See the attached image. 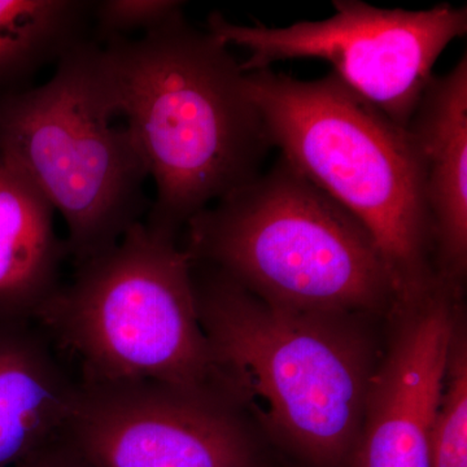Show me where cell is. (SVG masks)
<instances>
[{
	"label": "cell",
	"instance_id": "cell-6",
	"mask_svg": "<svg viewBox=\"0 0 467 467\" xmlns=\"http://www.w3.org/2000/svg\"><path fill=\"white\" fill-rule=\"evenodd\" d=\"M97 42H82L38 88L0 97V161L26 175L63 217L76 265L115 245L150 202V180Z\"/></svg>",
	"mask_w": 467,
	"mask_h": 467
},
{
	"label": "cell",
	"instance_id": "cell-5",
	"mask_svg": "<svg viewBox=\"0 0 467 467\" xmlns=\"http://www.w3.org/2000/svg\"><path fill=\"white\" fill-rule=\"evenodd\" d=\"M244 85L272 147L373 236L398 304L426 294L439 275L422 169L408 129L333 73L301 81L264 69L244 73Z\"/></svg>",
	"mask_w": 467,
	"mask_h": 467
},
{
	"label": "cell",
	"instance_id": "cell-14",
	"mask_svg": "<svg viewBox=\"0 0 467 467\" xmlns=\"http://www.w3.org/2000/svg\"><path fill=\"white\" fill-rule=\"evenodd\" d=\"M430 467H467V337L462 317L451 339Z\"/></svg>",
	"mask_w": 467,
	"mask_h": 467
},
{
	"label": "cell",
	"instance_id": "cell-4",
	"mask_svg": "<svg viewBox=\"0 0 467 467\" xmlns=\"http://www.w3.org/2000/svg\"><path fill=\"white\" fill-rule=\"evenodd\" d=\"M36 322L77 359L81 382L160 383L243 408L202 330L192 259L143 221L77 265Z\"/></svg>",
	"mask_w": 467,
	"mask_h": 467
},
{
	"label": "cell",
	"instance_id": "cell-10",
	"mask_svg": "<svg viewBox=\"0 0 467 467\" xmlns=\"http://www.w3.org/2000/svg\"><path fill=\"white\" fill-rule=\"evenodd\" d=\"M434 236L436 272L462 285L467 266V57L432 76L408 125Z\"/></svg>",
	"mask_w": 467,
	"mask_h": 467
},
{
	"label": "cell",
	"instance_id": "cell-15",
	"mask_svg": "<svg viewBox=\"0 0 467 467\" xmlns=\"http://www.w3.org/2000/svg\"><path fill=\"white\" fill-rule=\"evenodd\" d=\"M183 2L177 0H103L94 2L92 16L104 42L149 34L183 17Z\"/></svg>",
	"mask_w": 467,
	"mask_h": 467
},
{
	"label": "cell",
	"instance_id": "cell-13",
	"mask_svg": "<svg viewBox=\"0 0 467 467\" xmlns=\"http://www.w3.org/2000/svg\"><path fill=\"white\" fill-rule=\"evenodd\" d=\"M94 2L0 0V86L24 84L88 41Z\"/></svg>",
	"mask_w": 467,
	"mask_h": 467
},
{
	"label": "cell",
	"instance_id": "cell-11",
	"mask_svg": "<svg viewBox=\"0 0 467 467\" xmlns=\"http://www.w3.org/2000/svg\"><path fill=\"white\" fill-rule=\"evenodd\" d=\"M36 321L0 319V467H17L64 431L81 382Z\"/></svg>",
	"mask_w": 467,
	"mask_h": 467
},
{
	"label": "cell",
	"instance_id": "cell-9",
	"mask_svg": "<svg viewBox=\"0 0 467 467\" xmlns=\"http://www.w3.org/2000/svg\"><path fill=\"white\" fill-rule=\"evenodd\" d=\"M462 287L447 279L399 304L392 333L371 376L352 467H430Z\"/></svg>",
	"mask_w": 467,
	"mask_h": 467
},
{
	"label": "cell",
	"instance_id": "cell-8",
	"mask_svg": "<svg viewBox=\"0 0 467 467\" xmlns=\"http://www.w3.org/2000/svg\"><path fill=\"white\" fill-rule=\"evenodd\" d=\"M63 435L97 467H264L244 409L160 383L81 382Z\"/></svg>",
	"mask_w": 467,
	"mask_h": 467
},
{
	"label": "cell",
	"instance_id": "cell-12",
	"mask_svg": "<svg viewBox=\"0 0 467 467\" xmlns=\"http://www.w3.org/2000/svg\"><path fill=\"white\" fill-rule=\"evenodd\" d=\"M55 213L26 175L0 161V319L36 321L61 287L67 252Z\"/></svg>",
	"mask_w": 467,
	"mask_h": 467
},
{
	"label": "cell",
	"instance_id": "cell-1",
	"mask_svg": "<svg viewBox=\"0 0 467 467\" xmlns=\"http://www.w3.org/2000/svg\"><path fill=\"white\" fill-rule=\"evenodd\" d=\"M101 48L117 115L155 184L144 223L178 239L193 216L256 178L272 149L241 64L184 16Z\"/></svg>",
	"mask_w": 467,
	"mask_h": 467
},
{
	"label": "cell",
	"instance_id": "cell-16",
	"mask_svg": "<svg viewBox=\"0 0 467 467\" xmlns=\"http://www.w3.org/2000/svg\"><path fill=\"white\" fill-rule=\"evenodd\" d=\"M17 467H97L61 434Z\"/></svg>",
	"mask_w": 467,
	"mask_h": 467
},
{
	"label": "cell",
	"instance_id": "cell-7",
	"mask_svg": "<svg viewBox=\"0 0 467 467\" xmlns=\"http://www.w3.org/2000/svg\"><path fill=\"white\" fill-rule=\"evenodd\" d=\"M324 21L285 27L239 26L212 12L207 32L248 51L243 73L270 69L290 58H319L359 99L407 129L432 78L436 60L467 32V8L442 3L423 11L379 8L359 0H335Z\"/></svg>",
	"mask_w": 467,
	"mask_h": 467
},
{
	"label": "cell",
	"instance_id": "cell-2",
	"mask_svg": "<svg viewBox=\"0 0 467 467\" xmlns=\"http://www.w3.org/2000/svg\"><path fill=\"white\" fill-rule=\"evenodd\" d=\"M202 330L254 425L301 467H352L379 359L368 318L260 299L192 263Z\"/></svg>",
	"mask_w": 467,
	"mask_h": 467
},
{
	"label": "cell",
	"instance_id": "cell-3",
	"mask_svg": "<svg viewBox=\"0 0 467 467\" xmlns=\"http://www.w3.org/2000/svg\"><path fill=\"white\" fill-rule=\"evenodd\" d=\"M183 250L285 308L389 317L398 291L368 230L284 158L187 223Z\"/></svg>",
	"mask_w": 467,
	"mask_h": 467
}]
</instances>
